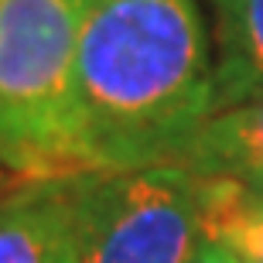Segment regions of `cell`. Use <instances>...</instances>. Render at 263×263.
I'll return each mask as SVG.
<instances>
[{"instance_id":"obj_1","label":"cell","mask_w":263,"mask_h":263,"mask_svg":"<svg viewBox=\"0 0 263 263\" xmlns=\"http://www.w3.org/2000/svg\"><path fill=\"white\" fill-rule=\"evenodd\" d=\"M76 109L89 171L185 164L215 113V51L198 0H82Z\"/></svg>"},{"instance_id":"obj_2","label":"cell","mask_w":263,"mask_h":263,"mask_svg":"<svg viewBox=\"0 0 263 263\" xmlns=\"http://www.w3.org/2000/svg\"><path fill=\"white\" fill-rule=\"evenodd\" d=\"M82 0H0V164L17 181L92 175L79 137Z\"/></svg>"},{"instance_id":"obj_3","label":"cell","mask_w":263,"mask_h":263,"mask_svg":"<svg viewBox=\"0 0 263 263\" xmlns=\"http://www.w3.org/2000/svg\"><path fill=\"white\" fill-rule=\"evenodd\" d=\"M79 263H192L202 236V178L185 164L65 178Z\"/></svg>"},{"instance_id":"obj_4","label":"cell","mask_w":263,"mask_h":263,"mask_svg":"<svg viewBox=\"0 0 263 263\" xmlns=\"http://www.w3.org/2000/svg\"><path fill=\"white\" fill-rule=\"evenodd\" d=\"M0 263H79L62 181H24L0 198Z\"/></svg>"},{"instance_id":"obj_5","label":"cell","mask_w":263,"mask_h":263,"mask_svg":"<svg viewBox=\"0 0 263 263\" xmlns=\"http://www.w3.org/2000/svg\"><path fill=\"white\" fill-rule=\"evenodd\" d=\"M215 109L263 96V0H209Z\"/></svg>"},{"instance_id":"obj_6","label":"cell","mask_w":263,"mask_h":263,"mask_svg":"<svg viewBox=\"0 0 263 263\" xmlns=\"http://www.w3.org/2000/svg\"><path fill=\"white\" fill-rule=\"evenodd\" d=\"M185 167L263 188V96L215 109L188 147Z\"/></svg>"},{"instance_id":"obj_7","label":"cell","mask_w":263,"mask_h":263,"mask_svg":"<svg viewBox=\"0 0 263 263\" xmlns=\"http://www.w3.org/2000/svg\"><path fill=\"white\" fill-rule=\"evenodd\" d=\"M202 178V236L239 263H263V192L226 175Z\"/></svg>"},{"instance_id":"obj_8","label":"cell","mask_w":263,"mask_h":263,"mask_svg":"<svg viewBox=\"0 0 263 263\" xmlns=\"http://www.w3.org/2000/svg\"><path fill=\"white\" fill-rule=\"evenodd\" d=\"M192 263H239V260H236L229 250H222L219 243H209V239H205V243L198 246V253L192 256Z\"/></svg>"},{"instance_id":"obj_9","label":"cell","mask_w":263,"mask_h":263,"mask_svg":"<svg viewBox=\"0 0 263 263\" xmlns=\"http://www.w3.org/2000/svg\"><path fill=\"white\" fill-rule=\"evenodd\" d=\"M260 192H263V188H260Z\"/></svg>"}]
</instances>
